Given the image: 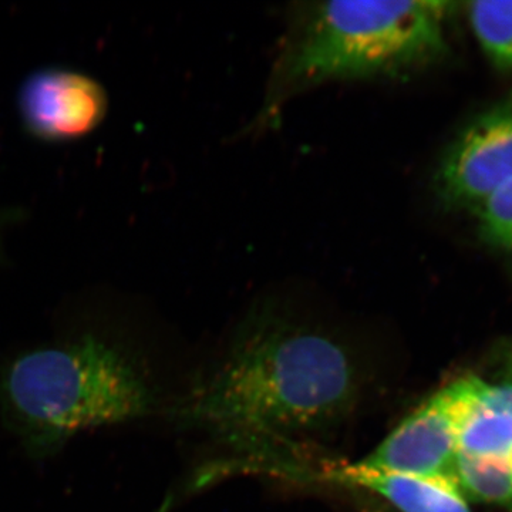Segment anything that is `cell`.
I'll list each match as a JSON object with an SVG mask.
<instances>
[{
  "instance_id": "obj_2",
  "label": "cell",
  "mask_w": 512,
  "mask_h": 512,
  "mask_svg": "<svg viewBox=\"0 0 512 512\" xmlns=\"http://www.w3.org/2000/svg\"><path fill=\"white\" fill-rule=\"evenodd\" d=\"M161 409L150 366L138 350L86 332L23 350L0 370V410L23 450L55 456L83 431Z\"/></svg>"
},
{
  "instance_id": "obj_4",
  "label": "cell",
  "mask_w": 512,
  "mask_h": 512,
  "mask_svg": "<svg viewBox=\"0 0 512 512\" xmlns=\"http://www.w3.org/2000/svg\"><path fill=\"white\" fill-rule=\"evenodd\" d=\"M485 384L487 380L476 375L451 380L357 463L375 470L456 483L454 470L461 436Z\"/></svg>"
},
{
  "instance_id": "obj_7",
  "label": "cell",
  "mask_w": 512,
  "mask_h": 512,
  "mask_svg": "<svg viewBox=\"0 0 512 512\" xmlns=\"http://www.w3.org/2000/svg\"><path fill=\"white\" fill-rule=\"evenodd\" d=\"M302 483L367 491L399 512H471L454 481L375 470L357 461L308 467L303 471Z\"/></svg>"
},
{
  "instance_id": "obj_11",
  "label": "cell",
  "mask_w": 512,
  "mask_h": 512,
  "mask_svg": "<svg viewBox=\"0 0 512 512\" xmlns=\"http://www.w3.org/2000/svg\"><path fill=\"white\" fill-rule=\"evenodd\" d=\"M478 234L488 247L512 256V180L477 208Z\"/></svg>"
},
{
  "instance_id": "obj_1",
  "label": "cell",
  "mask_w": 512,
  "mask_h": 512,
  "mask_svg": "<svg viewBox=\"0 0 512 512\" xmlns=\"http://www.w3.org/2000/svg\"><path fill=\"white\" fill-rule=\"evenodd\" d=\"M375 376L352 339L264 306L241 323L171 416L181 429L232 448L231 468L272 474L305 443L352 419Z\"/></svg>"
},
{
  "instance_id": "obj_12",
  "label": "cell",
  "mask_w": 512,
  "mask_h": 512,
  "mask_svg": "<svg viewBox=\"0 0 512 512\" xmlns=\"http://www.w3.org/2000/svg\"><path fill=\"white\" fill-rule=\"evenodd\" d=\"M13 220L12 212H3L0 211V239H2V231L3 227H5L8 222Z\"/></svg>"
},
{
  "instance_id": "obj_9",
  "label": "cell",
  "mask_w": 512,
  "mask_h": 512,
  "mask_svg": "<svg viewBox=\"0 0 512 512\" xmlns=\"http://www.w3.org/2000/svg\"><path fill=\"white\" fill-rule=\"evenodd\" d=\"M454 477L468 500L512 512V461L458 456Z\"/></svg>"
},
{
  "instance_id": "obj_10",
  "label": "cell",
  "mask_w": 512,
  "mask_h": 512,
  "mask_svg": "<svg viewBox=\"0 0 512 512\" xmlns=\"http://www.w3.org/2000/svg\"><path fill=\"white\" fill-rule=\"evenodd\" d=\"M467 16L488 60L497 69L512 72V0L468 3Z\"/></svg>"
},
{
  "instance_id": "obj_3",
  "label": "cell",
  "mask_w": 512,
  "mask_h": 512,
  "mask_svg": "<svg viewBox=\"0 0 512 512\" xmlns=\"http://www.w3.org/2000/svg\"><path fill=\"white\" fill-rule=\"evenodd\" d=\"M453 3H316L289 46L285 80L293 86L323 80L402 76L446 56Z\"/></svg>"
},
{
  "instance_id": "obj_6",
  "label": "cell",
  "mask_w": 512,
  "mask_h": 512,
  "mask_svg": "<svg viewBox=\"0 0 512 512\" xmlns=\"http://www.w3.org/2000/svg\"><path fill=\"white\" fill-rule=\"evenodd\" d=\"M18 107L30 136L67 143L89 136L109 109L106 90L76 70L47 67L30 74L19 90Z\"/></svg>"
},
{
  "instance_id": "obj_5",
  "label": "cell",
  "mask_w": 512,
  "mask_h": 512,
  "mask_svg": "<svg viewBox=\"0 0 512 512\" xmlns=\"http://www.w3.org/2000/svg\"><path fill=\"white\" fill-rule=\"evenodd\" d=\"M512 180V93L471 121L444 151L434 188L450 210L476 211Z\"/></svg>"
},
{
  "instance_id": "obj_8",
  "label": "cell",
  "mask_w": 512,
  "mask_h": 512,
  "mask_svg": "<svg viewBox=\"0 0 512 512\" xmlns=\"http://www.w3.org/2000/svg\"><path fill=\"white\" fill-rule=\"evenodd\" d=\"M458 456L512 461V366L484 392L468 417Z\"/></svg>"
}]
</instances>
